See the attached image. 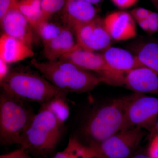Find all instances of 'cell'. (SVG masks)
<instances>
[{"label": "cell", "mask_w": 158, "mask_h": 158, "mask_svg": "<svg viewBox=\"0 0 158 158\" xmlns=\"http://www.w3.org/2000/svg\"><path fill=\"white\" fill-rule=\"evenodd\" d=\"M149 24L148 34L152 35L158 31V13L151 11L147 18Z\"/></svg>", "instance_id": "cb8c5ba5"}, {"label": "cell", "mask_w": 158, "mask_h": 158, "mask_svg": "<svg viewBox=\"0 0 158 158\" xmlns=\"http://www.w3.org/2000/svg\"><path fill=\"white\" fill-rule=\"evenodd\" d=\"M19 0H0V19L8 12L18 8Z\"/></svg>", "instance_id": "603a6c76"}, {"label": "cell", "mask_w": 158, "mask_h": 158, "mask_svg": "<svg viewBox=\"0 0 158 158\" xmlns=\"http://www.w3.org/2000/svg\"><path fill=\"white\" fill-rule=\"evenodd\" d=\"M31 47L16 38L3 33L0 37V59L8 64L15 63L34 56Z\"/></svg>", "instance_id": "5bb4252c"}, {"label": "cell", "mask_w": 158, "mask_h": 158, "mask_svg": "<svg viewBox=\"0 0 158 158\" xmlns=\"http://www.w3.org/2000/svg\"><path fill=\"white\" fill-rule=\"evenodd\" d=\"M155 127L156 130L158 134V118L157 120L156 123Z\"/></svg>", "instance_id": "e575fe53"}, {"label": "cell", "mask_w": 158, "mask_h": 158, "mask_svg": "<svg viewBox=\"0 0 158 158\" xmlns=\"http://www.w3.org/2000/svg\"><path fill=\"white\" fill-rule=\"evenodd\" d=\"M31 63L52 85L65 93L88 92L104 82L97 74L64 59L40 62L34 59Z\"/></svg>", "instance_id": "6da1fadb"}, {"label": "cell", "mask_w": 158, "mask_h": 158, "mask_svg": "<svg viewBox=\"0 0 158 158\" xmlns=\"http://www.w3.org/2000/svg\"><path fill=\"white\" fill-rule=\"evenodd\" d=\"M0 84L2 90L10 96L41 105L55 97L67 94L55 87L42 75L27 68L9 70Z\"/></svg>", "instance_id": "7a4b0ae2"}, {"label": "cell", "mask_w": 158, "mask_h": 158, "mask_svg": "<svg viewBox=\"0 0 158 158\" xmlns=\"http://www.w3.org/2000/svg\"><path fill=\"white\" fill-rule=\"evenodd\" d=\"M145 134L143 129L131 128L121 130L101 142H91L89 146L97 158H127L140 145Z\"/></svg>", "instance_id": "8992f818"}, {"label": "cell", "mask_w": 158, "mask_h": 158, "mask_svg": "<svg viewBox=\"0 0 158 158\" xmlns=\"http://www.w3.org/2000/svg\"><path fill=\"white\" fill-rule=\"evenodd\" d=\"M106 28L112 39L123 41L132 39L137 34L135 22L131 13L117 11L103 19Z\"/></svg>", "instance_id": "7c38bea8"}, {"label": "cell", "mask_w": 158, "mask_h": 158, "mask_svg": "<svg viewBox=\"0 0 158 158\" xmlns=\"http://www.w3.org/2000/svg\"><path fill=\"white\" fill-rule=\"evenodd\" d=\"M131 48L132 52L142 65L154 72L158 76V41L153 40L139 41L133 44Z\"/></svg>", "instance_id": "e0dca14e"}, {"label": "cell", "mask_w": 158, "mask_h": 158, "mask_svg": "<svg viewBox=\"0 0 158 158\" xmlns=\"http://www.w3.org/2000/svg\"><path fill=\"white\" fill-rule=\"evenodd\" d=\"M64 27L63 25H61L48 20L38 23L34 27V30L44 44L59 36Z\"/></svg>", "instance_id": "ffe728a7"}, {"label": "cell", "mask_w": 158, "mask_h": 158, "mask_svg": "<svg viewBox=\"0 0 158 158\" xmlns=\"http://www.w3.org/2000/svg\"><path fill=\"white\" fill-rule=\"evenodd\" d=\"M136 22L143 31L148 34V32H149V24H148L147 19L139 20L136 21Z\"/></svg>", "instance_id": "f546056e"}, {"label": "cell", "mask_w": 158, "mask_h": 158, "mask_svg": "<svg viewBox=\"0 0 158 158\" xmlns=\"http://www.w3.org/2000/svg\"><path fill=\"white\" fill-rule=\"evenodd\" d=\"M3 33L14 37L32 48L35 32L33 27L18 8L8 12L0 19Z\"/></svg>", "instance_id": "8fae6325"}, {"label": "cell", "mask_w": 158, "mask_h": 158, "mask_svg": "<svg viewBox=\"0 0 158 158\" xmlns=\"http://www.w3.org/2000/svg\"><path fill=\"white\" fill-rule=\"evenodd\" d=\"M102 54L108 66L117 71L124 72L143 66L132 52L124 49L110 46Z\"/></svg>", "instance_id": "2e32d148"}, {"label": "cell", "mask_w": 158, "mask_h": 158, "mask_svg": "<svg viewBox=\"0 0 158 158\" xmlns=\"http://www.w3.org/2000/svg\"><path fill=\"white\" fill-rule=\"evenodd\" d=\"M148 155L152 158H158V134L153 138L150 144Z\"/></svg>", "instance_id": "484cf974"}, {"label": "cell", "mask_w": 158, "mask_h": 158, "mask_svg": "<svg viewBox=\"0 0 158 158\" xmlns=\"http://www.w3.org/2000/svg\"><path fill=\"white\" fill-rule=\"evenodd\" d=\"M43 45L44 55L47 61L60 59L78 46L74 33L65 27L59 36Z\"/></svg>", "instance_id": "9a60e30c"}, {"label": "cell", "mask_w": 158, "mask_h": 158, "mask_svg": "<svg viewBox=\"0 0 158 158\" xmlns=\"http://www.w3.org/2000/svg\"><path fill=\"white\" fill-rule=\"evenodd\" d=\"M2 90L0 95V141L3 145L17 144L35 114L26 104Z\"/></svg>", "instance_id": "5b68a950"}, {"label": "cell", "mask_w": 158, "mask_h": 158, "mask_svg": "<svg viewBox=\"0 0 158 158\" xmlns=\"http://www.w3.org/2000/svg\"><path fill=\"white\" fill-rule=\"evenodd\" d=\"M140 94L115 99L94 111L87 118L84 128L91 142H101L121 131L128 108Z\"/></svg>", "instance_id": "3957f363"}, {"label": "cell", "mask_w": 158, "mask_h": 158, "mask_svg": "<svg viewBox=\"0 0 158 158\" xmlns=\"http://www.w3.org/2000/svg\"><path fill=\"white\" fill-rule=\"evenodd\" d=\"M66 2L67 0H41L40 4L41 16L39 22L49 20L54 14L61 12L64 8Z\"/></svg>", "instance_id": "7402d4cb"}, {"label": "cell", "mask_w": 158, "mask_h": 158, "mask_svg": "<svg viewBox=\"0 0 158 158\" xmlns=\"http://www.w3.org/2000/svg\"><path fill=\"white\" fill-rule=\"evenodd\" d=\"M53 158H97V156L90 146L84 145L77 138H70L65 148Z\"/></svg>", "instance_id": "ac0fdd59"}, {"label": "cell", "mask_w": 158, "mask_h": 158, "mask_svg": "<svg viewBox=\"0 0 158 158\" xmlns=\"http://www.w3.org/2000/svg\"><path fill=\"white\" fill-rule=\"evenodd\" d=\"M62 127L50 112L41 107L18 144L26 152L47 155L56 147L62 135Z\"/></svg>", "instance_id": "277c9868"}, {"label": "cell", "mask_w": 158, "mask_h": 158, "mask_svg": "<svg viewBox=\"0 0 158 158\" xmlns=\"http://www.w3.org/2000/svg\"><path fill=\"white\" fill-rule=\"evenodd\" d=\"M12 158H32L27 153V152L22 148L11 152Z\"/></svg>", "instance_id": "f1b7e54d"}, {"label": "cell", "mask_w": 158, "mask_h": 158, "mask_svg": "<svg viewBox=\"0 0 158 158\" xmlns=\"http://www.w3.org/2000/svg\"><path fill=\"white\" fill-rule=\"evenodd\" d=\"M41 0H19L18 9L27 18L33 29L40 21Z\"/></svg>", "instance_id": "44dd1931"}, {"label": "cell", "mask_w": 158, "mask_h": 158, "mask_svg": "<svg viewBox=\"0 0 158 158\" xmlns=\"http://www.w3.org/2000/svg\"><path fill=\"white\" fill-rule=\"evenodd\" d=\"M131 158H152L149 155H146L143 154H139L136 155L134 156Z\"/></svg>", "instance_id": "1f68e13d"}, {"label": "cell", "mask_w": 158, "mask_h": 158, "mask_svg": "<svg viewBox=\"0 0 158 158\" xmlns=\"http://www.w3.org/2000/svg\"><path fill=\"white\" fill-rule=\"evenodd\" d=\"M77 43L86 50H104L111 46L112 39L105 27L103 19L99 16L83 25L74 31Z\"/></svg>", "instance_id": "9c48e42d"}, {"label": "cell", "mask_w": 158, "mask_h": 158, "mask_svg": "<svg viewBox=\"0 0 158 158\" xmlns=\"http://www.w3.org/2000/svg\"><path fill=\"white\" fill-rule=\"evenodd\" d=\"M150 1L153 3L154 6H155L156 8L158 9V0H150Z\"/></svg>", "instance_id": "836d02e7"}, {"label": "cell", "mask_w": 158, "mask_h": 158, "mask_svg": "<svg viewBox=\"0 0 158 158\" xmlns=\"http://www.w3.org/2000/svg\"><path fill=\"white\" fill-rule=\"evenodd\" d=\"M158 118V98L140 93L128 108L122 130L132 127L150 129Z\"/></svg>", "instance_id": "ba28073f"}, {"label": "cell", "mask_w": 158, "mask_h": 158, "mask_svg": "<svg viewBox=\"0 0 158 158\" xmlns=\"http://www.w3.org/2000/svg\"><path fill=\"white\" fill-rule=\"evenodd\" d=\"M123 86L136 93L158 94V76L144 66L125 72Z\"/></svg>", "instance_id": "4fadbf2b"}, {"label": "cell", "mask_w": 158, "mask_h": 158, "mask_svg": "<svg viewBox=\"0 0 158 158\" xmlns=\"http://www.w3.org/2000/svg\"><path fill=\"white\" fill-rule=\"evenodd\" d=\"M84 1L91 3L92 5L95 6V5H98L101 2L102 0H84Z\"/></svg>", "instance_id": "4dcf8cb0"}, {"label": "cell", "mask_w": 158, "mask_h": 158, "mask_svg": "<svg viewBox=\"0 0 158 158\" xmlns=\"http://www.w3.org/2000/svg\"><path fill=\"white\" fill-rule=\"evenodd\" d=\"M60 59L67 60L83 69L95 73L104 83L115 86L123 85L124 72L117 71L110 68L102 53L86 50L78 45Z\"/></svg>", "instance_id": "52a82bcc"}, {"label": "cell", "mask_w": 158, "mask_h": 158, "mask_svg": "<svg viewBox=\"0 0 158 158\" xmlns=\"http://www.w3.org/2000/svg\"><path fill=\"white\" fill-rule=\"evenodd\" d=\"M66 95H58L41 105V107L50 112L62 126L68 119L70 113L69 106L66 101Z\"/></svg>", "instance_id": "d6986e66"}, {"label": "cell", "mask_w": 158, "mask_h": 158, "mask_svg": "<svg viewBox=\"0 0 158 158\" xmlns=\"http://www.w3.org/2000/svg\"><path fill=\"white\" fill-rule=\"evenodd\" d=\"M116 6L120 9L131 8L138 2V0H111Z\"/></svg>", "instance_id": "4316f807"}, {"label": "cell", "mask_w": 158, "mask_h": 158, "mask_svg": "<svg viewBox=\"0 0 158 158\" xmlns=\"http://www.w3.org/2000/svg\"><path fill=\"white\" fill-rule=\"evenodd\" d=\"M151 11L143 8H137L131 11V14L135 21L146 19L149 16Z\"/></svg>", "instance_id": "d4e9b609"}, {"label": "cell", "mask_w": 158, "mask_h": 158, "mask_svg": "<svg viewBox=\"0 0 158 158\" xmlns=\"http://www.w3.org/2000/svg\"><path fill=\"white\" fill-rule=\"evenodd\" d=\"M0 158H12L11 152L9 153L1 155Z\"/></svg>", "instance_id": "d6a6232c"}, {"label": "cell", "mask_w": 158, "mask_h": 158, "mask_svg": "<svg viewBox=\"0 0 158 158\" xmlns=\"http://www.w3.org/2000/svg\"><path fill=\"white\" fill-rule=\"evenodd\" d=\"M60 13L63 26L73 32L98 16L94 5L84 0H67Z\"/></svg>", "instance_id": "30bf717a"}, {"label": "cell", "mask_w": 158, "mask_h": 158, "mask_svg": "<svg viewBox=\"0 0 158 158\" xmlns=\"http://www.w3.org/2000/svg\"><path fill=\"white\" fill-rule=\"evenodd\" d=\"M8 63L0 59V81L9 73V70Z\"/></svg>", "instance_id": "83f0119b"}]
</instances>
